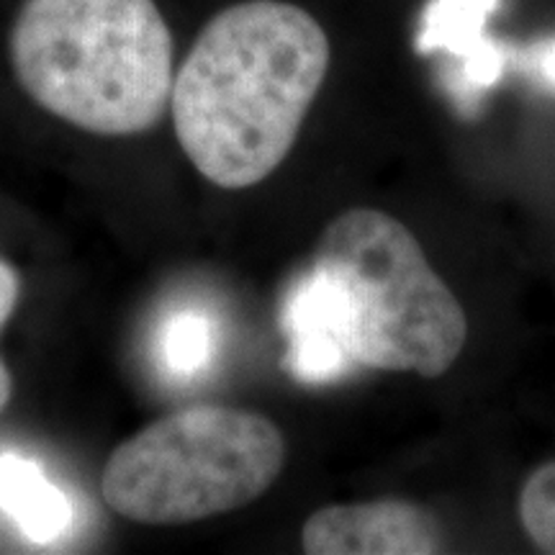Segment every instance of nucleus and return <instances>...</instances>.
<instances>
[{
	"instance_id": "nucleus-1",
	"label": "nucleus",
	"mask_w": 555,
	"mask_h": 555,
	"mask_svg": "<svg viewBox=\"0 0 555 555\" xmlns=\"http://www.w3.org/2000/svg\"><path fill=\"white\" fill-rule=\"evenodd\" d=\"M330 37L286 0L219 11L176 69L178 144L208 183L242 191L273 176L294 150L330 73Z\"/></svg>"
},
{
	"instance_id": "nucleus-2",
	"label": "nucleus",
	"mask_w": 555,
	"mask_h": 555,
	"mask_svg": "<svg viewBox=\"0 0 555 555\" xmlns=\"http://www.w3.org/2000/svg\"><path fill=\"white\" fill-rule=\"evenodd\" d=\"M9 52L26 95L90 134H144L170 108L176 44L155 0H24Z\"/></svg>"
},
{
	"instance_id": "nucleus-3",
	"label": "nucleus",
	"mask_w": 555,
	"mask_h": 555,
	"mask_svg": "<svg viewBox=\"0 0 555 555\" xmlns=\"http://www.w3.org/2000/svg\"><path fill=\"white\" fill-rule=\"evenodd\" d=\"M311 268L343 309L356 365L437 378L466 347V309L429 266L420 240L391 214H339L324 229Z\"/></svg>"
},
{
	"instance_id": "nucleus-4",
	"label": "nucleus",
	"mask_w": 555,
	"mask_h": 555,
	"mask_svg": "<svg viewBox=\"0 0 555 555\" xmlns=\"http://www.w3.org/2000/svg\"><path fill=\"white\" fill-rule=\"evenodd\" d=\"M286 466L268 416L198 404L152 422L108 455L101 494L139 525H189L260 499Z\"/></svg>"
},
{
	"instance_id": "nucleus-5",
	"label": "nucleus",
	"mask_w": 555,
	"mask_h": 555,
	"mask_svg": "<svg viewBox=\"0 0 555 555\" xmlns=\"http://www.w3.org/2000/svg\"><path fill=\"white\" fill-rule=\"evenodd\" d=\"M301 543L311 555H433L446 540L427 506L386 496L322 506L304 525Z\"/></svg>"
},
{
	"instance_id": "nucleus-6",
	"label": "nucleus",
	"mask_w": 555,
	"mask_h": 555,
	"mask_svg": "<svg viewBox=\"0 0 555 555\" xmlns=\"http://www.w3.org/2000/svg\"><path fill=\"white\" fill-rule=\"evenodd\" d=\"M281 327L288 343L286 367L301 384H332L356 365L347 347L343 309L314 268L288 288Z\"/></svg>"
},
{
	"instance_id": "nucleus-7",
	"label": "nucleus",
	"mask_w": 555,
	"mask_h": 555,
	"mask_svg": "<svg viewBox=\"0 0 555 555\" xmlns=\"http://www.w3.org/2000/svg\"><path fill=\"white\" fill-rule=\"evenodd\" d=\"M0 509L31 543H52L73 525V502L54 486L39 463L0 455Z\"/></svg>"
},
{
	"instance_id": "nucleus-8",
	"label": "nucleus",
	"mask_w": 555,
	"mask_h": 555,
	"mask_svg": "<svg viewBox=\"0 0 555 555\" xmlns=\"http://www.w3.org/2000/svg\"><path fill=\"white\" fill-rule=\"evenodd\" d=\"M211 322L198 311H180L165 322L159 335L165 367L180 378L196 376L211 360Z\"/></svg>"
},
{
	"instance_id": "nucleus-9",
	"label": "nucleus",
	"mask_w": 555,
	"mask_h": 555,
	"mask_svg": "<svg viewBox=\"0 0 555 555\" xmlns=\"http://www.w3.org/2000/svg\"><path fill=\"white\" fill-rule=\"evenodd\" d=\"M519 522L543 553L555 555V461L535 468L519 491Z\"/></svg>"
},
{
	"instance_id": "nucleus-10",
	"label": "nucleus",
	"mask_w": 555,
	"mask_h": 555,
	"mask_svg": "<svg viewBox=\"0 0 555 555\" xmlns=\"http://www.w3.org/2000/svg\"><path fill=\"white\" fill-rule=\"evenodd\" d=\"M491 0H440L435 11H429L427 29L422 34V50L448 44L457 47L463 41H478V26Z\"/></svg>"
},
{
	"instance_id": "nucleus-11",
	"label": "nucleus",
	"mask_w": 555,
	"mask_h": 555,
	"mask_svg": "<svg viewBox=\"0 0 555 555\" xmlns=\"http://www.w3.org/2000/svg\"><path fill=\"white\" fill-rule=\"evenodd\" d=\"M18 296H21L18 270L13 268L11 262L0 260V332H3L5 324H9V319L13 317V311H16ZM11 397H13L11 371L5 367L3 360H0V414L5 412Z\"/></svg>"
},
{
	"instance_id": "nucleus-12",
	"label": "nucleus",
	"mask_w": 555,
	"mask_h": 555,
	"mask_svg": "<svg viewBox=\"0 0 555 555\" xmlns=\"http://www.w3.org/2000/svg\"><path fill=\"white\" fill-rule=\"evenodd\" d=\"M532 69H535V78L555 90V39L540 44L535 52H532Z\"/></svg>"
}]
</instances>
